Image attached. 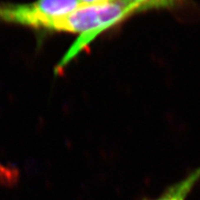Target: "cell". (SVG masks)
<instances>
[{"label":"cell","mask_w":200,"mask_h":200,"mask_svg":"<svg viewBox=\"0 0 200 200\" xmlns=\"http://www.w3.org/2000/svg\"><path fill=\"white\" fill-rule=\"evenodd\" d=\"M136 11L138 10L135 6L116 0L103 5L80 6L68 16L57 21L51 32L79 33L80 36L63 56L55 72L57 74L60 73L97 36Z\"/></svg>","instance_id":"1"},{"label":"cell","mask_w":200,"mask_h":200,"mask_svg":"<svg viewBox=\"0 0 200 200\" xmlns=\"http://www.w3.org/2000/svg\"><path fill=\"white\" fill-rule=\"evenodd\" d=\"M81 6L78 0H36L28 4L0 3V22L51 31L58 19Z\"/></svg>","instance_id":"2"},{"label":"cell","mask_w":200,"mask_h":200,"mask_svg":"<svg viewBox=\"0 0 200 200\" xmlns=\"http://www.w3.org/2000/svg\"><path fill=\"white\" fill-rule=\"evenodd\" d=\"M200 181V167L189 175L171 185L162 195L153 200H186L194 189L196 184Z\"/></svg>","instance_id":"3"},{"label":"cell","mask_w":200,"mask_h":200,"mask_svg":"<svg viewBox=\"0 0 200 200\" xmlns=\"http://www.w3.org/2000/svg\"><path fill=\"white\" fill-rule=\"evenodd\" d=\"M119 1L135 6L137 10L142 9L156 8V0H119Z\"/></svg>","instance_id":"4"},{"label":"cell","mask_w":200,"mask_h":200,"mask_svg":"<svg viewBox=\"0 0 200 200\" xmlns=\"http://www.w3.org/2000/svg\"><path fill=\"white\" fill-rule=\"evenodd\" d=\"M81 6H96L114 2L116 0H78Z\"/></svg>","instance_id":"5"},{"label":"cell","mask_w":200,"mask_h":200,"mask_svg":"<svg viewBox=\"0 0 200 200\" xmlns=\"http://www.w3.org/2000/svg\"><path fill=\"white\" fill-rule=\"evenodd\" d=\"M173 1H175V0H156V8L170 6Z\"/></svg>","instance_id":"6"}]
</instances>
